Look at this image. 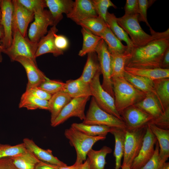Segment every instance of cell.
Segmentation results:
<instances>
[{"label": "cell", "mask_w": 169, "mask_h": 169, "mask_svg": "<svg viewBox=\"0 0 169 169\" xmlns=\"http://www.w3.org/2000/svg\"><path fill=\"white\" fill-rule=\"evenodd\" d=\"M169 48V29L158 32L156 37L144 46L135 47L125 66L139 68H160L163 57Z\"/></svg>", "instance_id": "6da1fadb"}, {"label": "cell", "mask_w": 169, "mask_h": 169, "mask_svg": "<svg viewBox=\"0 0 169 169\" xmlns=\"http://www.w3.org/2000/svg\"><path fill=\"white\" fill-rule=\"evenodd\" d=\"M115 104L120 114L127 108L142 100L146 94L134 87L124 77L112 78Z\"/></svg>", "instance_id": "7a4b0ae2"}, {"label": "cell", "mask_w": 169, "mask_h": 169, "mask_svg": "<svg viewBox=\"0 0 169 169\" xmlns=\"http://www.w3.org/2000/svg\"><path fill=\"white\" fill-rule=\"evenodd\" d=\"M138 16V14L132 15H124L121 17L117 18L118 24L130 36L136 47L145 45L154 39L158 33L151 28H150L151 35L146 33L140 25Z\"/></svg>", "instance_id": "3957f363"}, {"label": "cell", "mask_w": 169, "mask_h": 169, "mask_svg": "<svg viewBox=\"0 0 169 169\" xmlns=\"http://www.w3.org/2000/svg\"><path fill=\"white\" fill-rule=\"evenodd\" d=\"M64 135L71 146L75 149V163L80 165L86 159L88 152L97 142L105 140L106 136H92L85 134L71 127L65 130Z\"/></svg>", "instance_id": "277c9868"}, {"label": "cell", "mask_w": 169, "mask_h": 169, "mask_svg": "<svg viewBox=\"0 0 169 169\" xmlns=\"http://www.w3.org/2000/svg\"><path fill=\"white\" fill-rule=\"evenodd\" d=\"M13 36L11 45L8 48L3 50L2 53L7 55L11 62L15 61L17 57L22 56L36 63L35 55L38 43L31 41L27 37H24L18 30L13 33Z\"/></svg>", "instance_id": "5b68a950"}, {"label": "cell", "mask_w": 169, "mask_h": 169, "mask_svg": "<svg viewBox=\"0 0 169 169\" xmlns=\"http://www.w3.org/2000/svg\"><path fill=\"white\" fill-rule=\"evenodd\" d=\"M82 123L87 125H105L111 128L123 129L126 128L123 120L101 109L93 97L85 118Z\"/></svg>", "instance_id": "8992f818"}, {"label": "cell", "mask_w": 169, "mask_h": 169, "mask_svg": "<svg viewBox=\"0 0 169 169\" xmlns=\"http://www.w3.org/2000/svg\"><path fill=\"white\" fill-rule=\"evenodd\" d=\"M101 74L100 70H98L89 84L91 96L101 109L123 120L120 115L116 109L114 98L101 86L100 81Z\"/></svg>", "instance_id": "52a82bcc"}, {"label": "cell", "mask_w": 169, "mask_h": 169, "mask_svg": "<svg viewBox=\"0 0 169 169\" xmlns=\"http://www.w3.org/2000/svg\"><path fill=\"white\" fill-rule=\"evenodd\" d=\"M147 126L136 129H125L124 151L122 165L131 166L141 147Z\"/></svg>", "instance_id": "ba28073f"}, {"label": "cell", "mask_w": 169, "mask_h": 169, "mask_svg": "<svg viewBox=\"0 0 169 169\" xmlns=\"http://www.w3.org/2000/svg\"><path fill=\"white\" fill-rule=\"evenodd\" d=\"M97 54L100 70L103 77L102 88L114 98V97L111 78V56L105 41L101 39L96 48Z\"/></svg>", "instance_id": "9c48e42d"}, {"label": "cell", "mask_w": 169, "mask_h": 169, "mask_svg": "<svg viewBox=\"0 0 169 169\" xmlns=\"http://www.w3.org/2000/svg\"><path fill=\"white\" fill-rule=\"evenodd\" d=\"M90 97L72 99L61 110L53 123L51 124V125L56 127L73 117H78L81 120H83L85 117V106Z\"/></svg>", "instance_id": "30bf717a"}, {"label": "cell", "mask_w": 169, "mask_h": 169, "mask_svg": "<svg viewBox=\"0 0 169 169\" xmlns=\"http://www.w3.org/2000/svg\"><path fill=\"white\" fill-rule=\"evenodd\" d=\"M34 21L31 24L28 31V37L32 42L38 43L47 33L49 26H54V21L49 11L34 13Z\"/></svg>", "instance_id": "8fae6325"}, {"label": "cell", "mask_w": 169, "mask_h": 169, "mask_svg": "<svg viewBox=\"0 0 169 169\" xmlns=\"http://www.w3.org/2000/svg\"><path fill=\"white\" fill-rule=\"evenodd\" d=\"M2 17L0 22L4 31L3 38L0 40V45L3 50L8 48L13 39L12 23L13 7L12 0H0Z\"/></svg>", "instance_id": "7c38bea8"}, {"label": "cell", "mask_w": 169, "mask_h": 169, "mask_svg": "<svg viewBox=\"0 0 169 169\" xmlns=\"http://www.w3.org/2000/svg\"><path fill=\"white\" fill-rule=\"evenodd\" d=\"M126 128L134 129L146 126L151 123L152 117L144 110L133 105L123 110L120 114Z\"/></svg>", "instance_id": "4fadbf2b"}, {"label": "cell", "mask_w": 169, "mask_h": 169, "mask_svg": "<svg viewBox=\"0 0 169 169\" xmlns=\"http://www.w3.org/2000/svg\"><path fill=\"white\" fill-rule=\"evenodd\" d=\"M12 1L13 7V33L18 30L26 37L28 25L34 18V13L27 9L18 0Z\"/></svg>", "instance_id": "5bb4252c"}, {"label": "cell", "mask_w": 169, "mask_h": 169, "mask_svg": "<svg viewBox=\"0 0 169 169\" xmlns=\"http://www.w3.org/2000/svg\"><path fill=\"white\" fill-rule=\"evenodd\" d=\"M157 139L147 125L139 152L133 161L131 169H140L151 158L155 151Z\"/></svg>", "instance_id": "9a60e30c"}, {"label": "cell", "mask_w": 169, "mask_h": 169, "mask_svg": "<svg viewBox=\"0 0 169 169\" xmlns=\"http://www.w3.org/2000/svg\"><path fill=\"white\" fill-rule=\"evenodd\" d=\"M15 61L20 63L24 68L28 79L26 89L38 87L47 78L38 67L37 63L27 58L19 56Z\"/></svg>", "instance_id": "2e32d148"}, {"label": "cell", "mask_w": 169, "mask_h": 169, "mask_svg": "<svg viewBox=\"0 0 169 169\" xmlns=\"http://www.w3.org/2000/svg\"><path fill=\"white\" fill-rule=\"evenodd\" d=\"M67 17L76 24L86 19L98 16L91 0H76Z\"/></svg>", "instance_id": "e0dca14e"}, {"label": "cell", "mask_w": 169, "mask_h": 169, "mask_svg": "<svg viewBox=\"0 0 169 169\" xmlns=\"http://www.w3.org/2000/svg\"><path fill=\"white\" fill-rule=\"evenodd\" d=\"M144 110L152 117L151 123L154 124L164 112L156 95L152 92L146 94L145 97L134 105Z\"/></svg>", "instance_id": "ac0fdd59"}, {"label": "cell", "mask_w": 169, "mask_h": 169, "mask_svg": "<svg viewBox=\"0 0 169 169\" xmlns=\"http://www.w3.org/2000/svg\"><path fill=\"white\" fill-rule=\"evenodd\" d=\"M58 31L56 26H53L46 34L41 38L38 43L36 58L49 53L52 54L55 57L63 54L64 52L58 49L54 44V36Z\"/></svg>", "instance_id": "d6986e66"}, {"label": "cell", "mask_w": 169, "mask_h": 169, "mask_svg": "<svg viewBox=\"0 0 169 169\" xmlns=\"http://www.w3.org/2000/svg\"><path fill=\"white\" fill-rule=\"evenodd\" d=\"M26 149L32 152L40 161L59 166L67 165L52 154L50 149H44L38 146L32 140L25 138L23 140Z\"/></svg>", "instance_id": "ffe728a7"}, {"label": "cell", "mask_w": 169, "mask_h": 169, "mask_svg": "<svg viewBox=\"0 0 169 169\" xmlns=\"http://www.w3.org/2000/svg\"><path fill=\"white\" fill-rule=\"evenodd\" d=\"M147 125L157 139L160 159L164 164L169 157V130L160 128L151 123Z\"/></svg>", "instance_id": "44dd1931"}, {"label": "cell", "mask_w": 169, "mask_h": 169, "mask_svg": "<svg viewBox=\"0 0 169 169\" xmlns=\"http://www.w3.org/2000/svg\"><path fill=\"white\" fill-rule=\"evenodd\" d=\"M47 7L49 9L56 26L63 18V14H68L71 11L74 1L72 0H45Z\"/></svg>", "instance_id": "7402d4cb"}, {"label": "cell", "mask_w": 169, "mask_h": 169, "mask_svg": "<svg viewBox=\"0 0 169 169\" xmlns=\"http://www.w3.org/2000/svg\"><path fill=\"white\" fill-rule=\"evenodd\" d=\"M64 91L72 99L91 96L89 84L79 77L75 79H69L65 83Z\"/></svg>", "instance_id": "603a6c76"}, {"label": "cell", "mask_w": 169, "mask_h": 169, "mask_svg": "<svg viewBox=\"0 0 169 169\" xmlns=\"http://www.w3.org/2000/svg\"><path fill=\"white\" fill-rule=\"evenodd\" d=\"M72 99L66 92L62 91L52 95L48 101L51 113V124L52 123L61 110Z\"/></svg>", "instance_id": "cb8c5ba5"}, {"label": "cell", "mask_w": 169, "mask_h": 169, "mask_svg": "<svg viewBox=\"0 0 169 169\" xmlns=\"http://www.w3.org/2000/svg\"><path fill=\"white\" fill-rule=\"evenodd\" d=\"M125 71L133 75L147 78L152 81L169 78V69L139 68L125 66Z\"/></svg>", "instance_id": "d4e9b609"}, {"label": "cell", "mask_w": 169, "mask_h": 169, "mask_svg": "<svg viewBox=\"0 0 169 169\" xmlns=\"http://www.w3.org/2000/svg\"><path fill=\"white\" fill-rule=\"evenodd\" d=\"M117 18L113 13L108 12L106 22L108 27L117 38L120 41H123L126 43L128 51L131 53L135 46L126 33L118 24Z\"/></svg>", "instance_id": "484cf974"}, {"label": "cell", "mask_w": 169, "mask_h": 169, "mask_svg": "<svg viewBox=\"0 0 169 169\" xmlns=\"http://www.w3.org/2000/svg\"><path fill=\"white\" fill-rule=\"evenodd\" d=\"M100 37L107 45L111 54H121L129 52L127 46L122 44L121 41L117 38L108 27Z\"/></svg>", "instance_id": "4316f807"}, {"label": "cell", "mask_w": 169, "mask_h": 169, "mask_svg": "<svg viewBox=\"0 0 169 169\" xmlns=\"http://www.w3.org/2000/svg\"><path fill=\"white\" fill-rule=\"evenodd\" d=\"M112 151V149L106 146H103L99 150L91 149L87 155L90 169H104L106 156Z\"/></svg>", "instance_id": "83f0119b"}, {"label": "cell", "mask_w": 169, "mask_h": 169, "mask_svg": "<svg viewBox=\"0 0 169 169\" xmlns=\"http://www.w3.org/2000/svg\"><path fill=\"white\" fill-rule=\"evenodd\" d=\"M125 129L111 128L110 132L113 135L115 140L114 151L115 160V169H120L121 166V159L124 151Z\"/></svg>", "instance_id": "f1b7e54d"}, {"label": "cell", "mask_w": 169, "mask_h": 169, "mask_svg": "<svg viewBox=\"0 0 169 169\" xmlns=\"http://www.w3.org/2000/svg\"><path fill=\"white\" fill-rule=\"evenodd\" d=\"M156 95L164 112L169 108V78L153 80Z\"/></svg>", "instance_id": "f546056e"}, {"label": "cell", "mask_w": 169, "mask_h": 169, "mask_svg": "<svg viewBox=\"0 0 169 169\" xmlns=\"http://www.w3.org/2000/svg\"><path fill=\"white\" fill-rule=\"evenodd\" d=\"M81 32L83 37V43L82 48L79 52V55L83 57L89 53L95 52L102 38L84 28H82Z\"/></svg>", "instance_id": "4dcf8cb0"}, {"label": "cell", "mask_w": 169, "mask_h": 169, "mask_svg": "<svg viewBox=\"0 0 169 169\" xmlns=\"http://www.w3.org/2000/svg\"><path fill=\"white\" fill-rule=\"evenodd\" d=\"M10 157L17 169H34L36 165L40 161L27 149L24 152Z\"/></svg>", "instance_id": "1f68e13d"}, {"label": "cell", "mask_w": 169, "mask_h": 169, "mask_svg": "<svg viewBox=\"0 0 169 169\" xmlns=\"http://www.w3.org/2000/svg\"><path fill=\"white\" fill-rule=\"evenodd\" d=\"M18 107L26 108L28 110L39 109L49 111V110L48 100L39 99L26 91L21 95Z\"/></svg>", "instance_id": "d6a6232c"}, {"label": "cell", "mask_w": 169, "mask_h": 169, "mask_svg": "<svg viewBox=\"0 0 169 169\" xmlns=\"http://www.w3.org/2000/svg\"><path fill=\"white\" fill-rule=\"evenodd\" d=\"M87 55L86 63L79 78L86 83L90 84L100 69L96 52L90 53Z\"/></svg>", "instance_id": "836d02e7"}, {"label": "cell", "mask_w": 169, "mask_h": 169, "mask_svg": "<svg viewBox=\"0 0 169 169\" xmlns=\"http://www.w3.org/2000/svg\"><path fill=\"white\" fill-rule=\"evenodd\" d=\"M124 78L138 90L146 94L152 92L156 95L152 80L146 77L131 74L125 71Z\"/></svg>", "instance_id": "e575fe53"}, {"label": "cell", "mask_w": 169, "mask_h": 169, "mask_svg": "<svg viewBox=\"0 0 169 169\" xmlns=\"http://www.w3.org/2000/svg\"><path fill=\"white\" fill-rule=\"evenodd\" d=\"M111 78L124 77L126 62L131 56L130 53L111 54Z\"/></svg>", "instance_id": "d590c367"}, {"label": "cell", "mask_w": 169, "mask_h": 169, "mask_svg": "<svg viewBox=\"0 0 169 169\" xmlns=\"http://www.w3.org/2000/svg\"><path fill=\"white\" fill-rule=\"evenodd\" d=\"M71 127L92 136H106L108 133L110 132L111 129V127L107 126L87 125L83 123H73Z\"/></svg>", "instance_id": "8d00e7d4"}, {"label": "cell", "mask_w": 169, "mask_h": 169, "mask_svg": "<svg viewBox=\"0 0 169 169\" xmlns=\"http://www.w3.org/2000/svg\"><path fill=\"white\" fill-rule=\"evenodd\" d=\"M77 24L100 37L108 27L105 21L98 16L86 19Z\"/></svg>", "instance_id": "74e56055"}, {"label": "cell", "mask_w": 169, "mask_h": 169, "mask_svg": "<svg viewBox=\"0 0 169 169\" xmlns=\"http://www.w3.org/2000/svg\"><path fill=\"white\" fill-rule=\"evenodd\" d=\"M26 150L23 143L13 146L0 143V159L12 157Z\"/></svg>", "instance_id": "f35d334b"}, {"label": "cell", "mask_w": 169, "mask_h": 169, "mask_svg": "<svg viewBox=\"0 0 169 169\" xmlns=\"http://www.w3.org/2000/svg\"><path fill=\"white\" fill-rule=\"evenodd\" d=\"M65 83L47 78L39 86L40 88L43 90L51 95L64 91Z\"/></svg>", "instance_id": "ab89813d"}, {"label": "cell", "mask_w": 169, "mask_h": 169, "mask_svg": "<svg viewBox=\"0 0 169 169\" xmlns=\"http://www.w3.org/2000/svg\"><path fill=\"white\" fill-rule=\"evenodd\" d=\"M92 1L98 16L105 22L108 8L110 7H113L115 8H117L110 0H92Z\"/></svg>", "instance_id": "60d3db41"}, {"label": "cell", "mask_w": 169, "mask_h": 169, "mask_svg": "<svg viewBox=\"0 0 169 169\" xmlns=\"http://www.w3.org/2000/svg\"><path fill=\"white\" fill-rule=\"evenodd\" d=\"M28 10L34 13L44 10L47 7L45 0H18Z\"/></svg>", "instance_id": "b9f144b4"}, {"label": "cell", "mask_w": 169, "mask_h": 169, "mask_svg": "<svg viewBox=\"0 0 169 169\" xmlns=\"http://www.w3.org/2000/svg\"><path fill=\"white\" fill-rule=\"evenodd\" d=\"M154 153L151 158L140 169H161L164 164L161 161L159 156V146L157 141L156 144Z\"/></svg>", "instance_id": "7bdbcfd3"}, {"label": "cell", "mask_w": 169, "mask_h": 169, "mask_svg": "<svg viewBox=\"0 0 169 169\" xmlns=\"http://www.w3.org/2000/svg\"><path fill=\"white\" fill-rule=\"evenodd\" d=\"M155 1L154 0H138L139 21V22H145L150 28L151 27L147 20V11L148 8Z\"/></svg>", "instance_id": "ee69618b"}, {"label": "cell", "mask_w": 169, "mask_h": 169, "mask_svg": "<svg viewBox=\"0 0 169 169\" xmlns=\"http://www.w3.org/2000/svg\"><path fill=\"white\" fill-rule=\"evenodd\" d=\"M25 91L39 99L49 101L52 95L38 87L26 89Z\"/></svg>", "instance_id": "f6af8a7d"}, {"label": "cell", "mask_w": 169, "mask_h": 169, "mask_svg": "<svg viewBox=\"0 0 169 169\" xmlns=\"http://www.w3.org/2000/svg\"><path fill=\"white\" fill-rule=\"evenodd\" d=\"M125 15H132L138 14V0H127L124 7Z\"/></svg>", "instance_id": "bcb514c9"}, {"label": "cell", "mask_w": 169, "mask_h": 169, "mask_svg": "<svg viewBox=\"0 0 169 169\" xmlns=\"http://www.w3.org/2000/svg\"><path fill=\"white\" fill-rule=\"evenodd\" d=\"M54 42L56 48L59 50L64 51L69 46V43L67 38L62 35H55Z\"/></svg>", "instance_id": "7dc6e473"}, {"label": "cell", "mask_w": 169, "mask_h": 169, "mask_svg": "<svg viewBox=\"0 0 169 169\" xmlns=\"http://www.w3.org/2000/svg\"><path fill=\"white\" fill-rule=\"evenodd\" d=\"M0 169H17L10 157L0 159Z\"/></svg>", "instance_id": "c3c4849f"}, {"label": "cell", "mask_w": 169, "mask_h": 169, "mask_svg": "<svg viewBox=\"0 0 169 169\" xmlns=\"http://www.w3.org/2000/svg\"><path fill=\"white\" fill-rule=\"evenodd\" d=\"M59 166L40 161L34 169H58Z\"/></svg>", "instance_id": "681fc988"}, {"label": "cell", "mask_w": 169, "mask_h": 169, "mask_svg": "<svg viewBox=\"0 0 169 169\" xmlns=\"http://www.w3.org/2000/svg\"><path fill=\"white\" fill-rule=\"evenodd\" d=\"M169 48L166 51L162 59L160 68L169 69Z\"/></svg>", "instance_id": "f907efd6"}, {"label": "cell", "mask_w": 169, "mask_h": 169, "mask_svg": "<svg viewBox=\"0 0 169 169\" xmlns=\"http://www.w3.org/2000/svg\"><path fill=\"white\" fill-rule=\"evenodd\" d=\"M80 165H78L74 163L73 165L70 166H68L67 165L59 166L58 169H79Z\"/></svg>", "instance_id": "816d5d0a"}, {"label": "cell", "mask_w": 169, "mask_h": 169, "mask_svg": "<svg viewBox=\"0 0 169 169\" xmlns=\"http://www.w3.org/2000/svg\"><path fill=\"white\" fill-rule=\"evenodd\" d=\"M4 35V31L3 27L0 23V40L2 39ZM3 49L0 45V62L3 61V57L2 55Z\"/></svg>", "instance_id": "f5cc1de1"}, {"label": "cell", "mask_w": 169, "mask_h": 169, "mask_svg": "<svg viewBox=\"0 0 169 169\" xmlns=\"http://www.w3.org/2000/svg\"><path fill=\"white\" fill-rule=\"evenodd\" d=\"M79 169H90L87 158L83 163L80 165Z\"/></svg>", "instance_id": "db71d44e"}, {"label": "cell", "mask_w": 169, "mask_h": 169, "mask_svg": "<svg viewBox=\"0 0 169 169\" xmlns=\"http://www.w3.org/2000/svg\"><path fill=\"white\" fill-rule=\"evenodd\" d=\"M161 169H169V163L166 162L162 166Z\"/></svg>", "instance_id": "11a10c76"}, {"label": "cell", "mask_w": 169, "mask_h": 169, "mask_svg": "<svg viewBox=\"0 0 169 169\" xmlns=\"http://www.w3.org/2000/svg\"><path fill=\"white\" fill-rule=\"evenodd\" d=\"M121 169H131V166L128 165H121Z\"/></svg>", "instance_id": "9f6ffc18"}, {"label": "cell", "mask_w": 169, "mask_h": 169, "mask_svg": "<svg viewBox=\"0 0 169 169\" xmlns=\"http://www.w3.org/2000/svg\"><path fill=\"white\" fill-rule=\"evenodd\" d=\"M1 17H2V12H1V9L0 8V22L1 20Z\"/></svg>", "instance_id": "6f0895ef"}]
</instances>
